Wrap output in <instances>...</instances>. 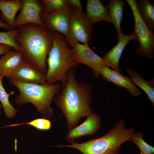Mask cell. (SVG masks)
<instances>
[{
	"instance_id": "3957f363",
	"label": "cell",
	"mask_w": 154,
	"mask_h": 154,
	"mask_svg": "<svg viewBox=\"0 0 154 154\" xmlns=\"http://www.w3.org/2000/svg\"><path fill=\"white\" fill-rule=\"evenodd\" d=\"M125 121L121 119L99 138L81 143L75 142L70 145L54 146L75 149L83 154H119L122 144L129 141L131 136L135 132L132 128H125Z\"/></svg>"
},
{
	"instance_id": "cb8c5ba5",
	"label": "cell",
	"mask_w": 154,
	"mask_h": 154,
	"mask_svg": "<svg viewBox=\"0 0 154 154\" xmlns=\"http://www.w3.org/2000/svg\"><path fill=\"white\" fill-rule=\"evenodd\" d=\"M23 125H30L38 130L45 131L49 130L51 128L52 123L47 118H39L34 119L27 123L13 124L7 125L0 129L5 127Z\"/></svg>"
},
{
	"instance_id": "ac0fdd59",
	"label": "cell",
	"mask_w": 154,
	"mask_h": 154,
	"mask_svg": "<svg viewBox=\"0 0 154 154\" xmlns=\"http://www.w3.org/2000/svg\"><path fill=\"white\" fill-rule=\"evenodd\" d=\"M125 1L122 0H110L106 6L114 25L118 38L122 33L121 29V24L123 17V13Z\"/></svg>"
},
{
	"instance_id": "ffe728a7",
	"label": "cell",
	"mask_w": 154,
	"mask_h": 154,
	"mask_svg": "<svg viewBox=\"0 0 154 154\" xmlns=\"http://www.w3.org/2000/svg\"><path fill=\"white\" fill-rule=\"evenodd\" d=\"M126 71L131 77L133 83L145 92L150 101L154 105V79H152L150 81H148L133 70L128 69Z\"/></svg>"
},
{
	"instance_id": "484cf974",
	"label": "cell",
	"mask_w": 154,
	"mask_h": 154,
	"mask_svg": "<svg viewBox=\"0 0 154 154\" xmlns=\"http://www.w3.org/2000/svg\"><path fill=\"white\" fill-rule=\"evenodd\" d=\"M70 5L73 8L83 11V7L80 1L79 0H68Z\"/></svg>"
},
{
	"instance_id": "5bb4252c",
	"label": "cell",
	"mask_w": 154,
	"mask_h": 154,
	"mask_svg": "<svg viewBox=\"0 0 154 154\" xmlns=\"http://www.w3.org/2000/svg\"><path fill=\"white\" fill-rule=\"evenodd\" d=\"M100 75L106 81L111 82L120 87L123 88L135 97L141 94L140 89L133 83L131 79L125 77L109 67L106 66L102 69Z\"/></svg>"
},
{
	"instance_id": "4fadbf2b",
	"label": "cell",
	"mask_w": 154,
	"mask_h": 154,
	"mask_svg": "<svg viewBox=\"0 0 154 154\" xmlns=\"http://www.w3.org/2000/svg\"><path fill=\"white\" fill-rule=\"evenodd\" d=\"M101 124V118L94 113L87 117L81 124L68 131L66 135L67 141L71 144L75 143V140L86 135H92L99 129Z\"/></svg>"
},
{
	"instance_id": "e0dca14e",
	"label": "cell",
	"mask_w": 154,
	"mask_h": 154,
	"mask_svg": "<svg viewBox=\"0 0 154 154\" xmlns=\"http://www.w3.org/2000/svg\"><path fill=\"white\" fill-rule=\"evenodd\" d=\"M22 0H0L1 19L11 29H16L14 25L15 17L22 6Z\"/></svg>"
},
{
	"instance_id": "ba28073f",
	"label": "cell",
	"mask_w": 154,
	"mask_h": 154,
	"mask_svg": "<svg viewBox=\"0 0 154 154\" xmlns=\"http://www.w3.org/2000/svg\"><path fill=\"white\" fill-rule=\"evenodd\" d=\"M72 56L77 64L85 65L92 70L94 75L98 78L106 66L102 58L95 53L88 44L77 43L71 49Z\"/></svg>"
},
{
	"instance_id": "f1b7e54d",
	"label": "cell",
	"mask_w": 154,
	"mask_h": 154,
	"mask_svg": "<svg viewBox=\"0 0 154 154\" xmlns=\"http://www.w3.org/2000/svg\"><path fill=\"white\" fill-rule=\"evenodd\" d=\"M2 105L1 103L0 102V116L1 115L2 113L1 109L2 108Z\"/></svg>"
},
{
	"instance_id": "5b68a950",
	"label": "cell",
	"mask_w": 154,
	"mask_h": 154,
	"mask_svg": "<svg viewBox=\"0 0 154 154\" xmlns=\"http://www.w3.org/2000/svg\"><path fill=\"white\" fill-rule=\"evenodd\" d=\"M10 84L16 87L19 91L14 99L15 103L22 105L31 103L43 118L51 117L54 110L51 104L55 94L61 88L60 83L53 85L28 83L9 80Z\"/></svg>"
},
{
	"instance_id": "d6986e66",
	"label": "cell",
	"mask_w": 154,
	"mask_h": 154,
	"mask_svg": "<svg viewBox=\"0 0 154 154\" xmlns=\"http://www.w3.org/2000/svg\"><path fill=\"white\" fill-rule=\"evenodd\" d=\"M142 19L149 29L154 31V6L147 0H135Z\"/></svg>"
},
{
	"instance_id": "277c9868",
	"label": "cell",
	"mask_w": 154,
	"mask_h": 154,
	"mask_svg": "<svg viewBox=\"0 0 154 154\" xmlns=\"http://www.w3.org/2000/svg\"><path fill=\"white\" fill-rule=\"evenodd\" d=\"M53 45L46 60L47 70L45 75L46 83L53 85L57 81L63 86L67 81L68 70L77 67V63L72 56L65 36L57 32H53Z\"/></svg>"
},
{
	"instance_id": "d4e9b609",
	"label": "cell",
	"mask_w": 154,
	"mask_h": 154,
	"mask_svg": "<svg viewBox=\"0 0 154 154\" xmlns=\"http://www.w3.org/2000/svg\"><path fill=\"white\" fill-rule=\"evenodd\" d=\"M17 34L16 29H11L5 32H0V43L8 45L15 50L21 52L15 40Z\"/></svg>"
},
{
	"instance_id": "6da1fadb",
	"label": "cell",
	"mask_w": 154,
	"mask_h": 154,
	"mask_svg": "<svg viewBox=\"0 0 154 154\" xmlns=\"http://www.w3.org/2000/svg\"><path fill=\"white\" fill-rule=\"evenodd\" d=\"M75 68L69 70L67 81L54 95L53 101L61 111L60 116H65L68 131L76 127L79 121L94 113L91 108L92 88L84 81L77 82Z\"/></svg>"
},
{
	"instance_id": "30bf717a",
	"label": "cell",
	"mask_w": 154,
	"mask_h": 154,
	"mask_svg": "<svg viewBox=\"0 0 154 154\" xmlns=\"http://www.w3.org/2000/svg\"><path fill=\"white\" fill-rule=\"evenodd\" d=\"M21 11L15 19V27H18L28 23L35 24L40 27L45 26L40 14L43 11L42 3L38 0H22Z\"/></svg>"
},
{
	"instance_id": "7402d4cb",
	"label": "cell",
	"mask_w": 154,
	"mask_h": 154,
	"mask_svg": "<svg viewBox=\"0 0 154 154\" xmlns=\"http://www.w3.org/2000/svg\"><path fill=\"white\" fill-rule=\"evenodd\" d=\"M143 136L142 132H135L131 136L129 141L137 146L141 154H154V147L145 142L143 138Z\"/></svg>"
},
{
	"instance_id": "7c38bea8",
	"label": "cell",
	"mask_w": 154,
	"mask_h": 154,
	"mask_svg": "<svg viewBox=\"0 0 154 154\" xmlns=\"http://www.w3.org/2000/svg\"><path fill=\"white\" fill-rule=\"evenodd\" d=\"M118 38L119 40L117 44L105 54L102 58L106 66L120 73L119 61L125 48L130 41H138V39L134 32L128 35L122 33Z\"/></svg>"
},
{
	"instance_id": "7a4b0ae2",
	"label": "cell",
	"mask_w": 154,
	"mask_h": 154,
	"mask_svg": "<svg viewBox=\"0 0 154 154\" xmlns=\"http://www.w3.org/2000/svg\"><path fill=\"white\" fill-rule=\"evenodd\" d=\"M15 38L23 59L45 75L46 60L53 45V32L45 26L26 24L16 28Z\"/></svg>"
},
{
	"instance_id": "83f0119b",
	"label": "cell",
	"mask_w": 154,
	"mask_h": 154,
	"mask_svg": "<svg viewBox=\"0 0 154 154\" xmlns=\"http://www.w3.org/2000/svg\"><path fill=\"white\" fill-rule=\"evenodd\" d=\"M0 28H2L6 29L8 30L11 29L10 28L6 23L4 22L1 20L0 17Z\"/></svg>"
},
{
	"instance_id": "9c48e42d",
	"label": "cell",
	"mask_w": 154,
	"mask_h": 154,
	"mask_svg": "<svg viewBox=\"0 0 154 154\" xmlns=\"http://www.w3.org/2000/svg\"><path fill=\"white\" fill-rule=\"evenodd\" d=\"M74 8L70 5L62 10L52 12L43 11L40 18L44 26L52 32L60 33L65 37L67 35L71 14Z\"/></svg>"
},
{
	"instance_id": "9a60e30c",
	"label": "cell",
	"mask_w": 154,
	"mask_h": 154,
	"mask_svg": "<svg viewBox=\"0 0 154 154\" xmlns=\"http://www.w3.org/2000/svg\"><path fill=\"white\" fill-rule=\"evenodd\" d=\"M86 10V16L92 26L101 21L112 23L108 9L100 0H87Z\"/></svg>"
},
{
	"instance_id": "8fae6325",
	"label": "cell",
	"mask_w": 154,
	"mask_h": 154,
	"mask_svg": "<svg viewBox=\"0 0 154 154\" xmlns=\"http://www.w3.org/2000/svg\"><path fill=\"white\" fill-rule=\"evenodd\" d=\"M8 80L40 84H47L45 75L24 60L11 74L7 77Z\"/></svg>"
},
{
	"instance_id": "2e32d148",
	"label": "cell",
	"mask_w": 154,
	"mask_h": 154,
	"mask_svg": "<svg viewBox=\"0 0 154 154\" xmlns=\"http://www.w3.org/2000/svg\"><path fill=\"white\" fill-rule=\"evenodd\" d=\"M23 61L21 52L9 50L0 58V75L7 77L11 74Z\"/></svg>"
},
{
	"instance_id": "603a6c76",
	"label": "cell",
	"mask_w": 154,
	"mask_h": 154,
	"mask_svg": "<svg viewBox=\"0 0 154 154\" xmlns=\"http://www.w3.org/2000/svg\"><path fill=\"white\" fill-rule=\"evenodd\" d=\"M43 11L52 12L64 10L70 5L68 0H41Z\"/></svg>"
},
{
	"instance_id": "4316f807",
	"label": "cell",
	"mask_w": 154,
	"mask_h": 154,
	"mask_svg": "<svg viewBox=\"0 0 154 154\" xmlns=\"http://www.w3.org/2000/svg\"><path fill=\"white\" fill-rule=\"evenodd\" d=\"M11 46L5 44L0 43V56L3 55L12 48Z\"/></svg>"
},
{
	"instance_id": "52a82bcc",
	"label": "cell",
	"mask_w": 154,
	"mask_h": 154,
	"mask_svg": "<svg viewBox=\"0 0 154 154\" xmlns=\"http://www.w3.org/2000/svg\"><path fill=\"white\" fill-rule=\"evenodd\" d=\"M92 26L86 14L74 8L70 17L68 29L65 38L70 47L77 43L88 44L91 38Z\"/></svg>"
},
{
	"instance_id": "44dd1931",
	"label": "cell",
	"mask_w": 154,
	"mask_h": 154,
	"mask_svg": "<svg viewBox=\"0 0 154 154\" xmlns=\"http://www.w3.org/2000/svg\"><path fill=\"white\" fill-rule=\"evenodd\" d=\"M3 77L0 75V102L7 117L8 119L13 118L16 116L18 111L10 103L9 97L14 94V92L13 91L10 93L6 92L2 84Z\"/></svg>"
},
{
	"instance_id": "8992f818",
	"label": "cell",
	"mask_w": 154,
	"mask_h": 154,
	"mask_svg": "<svg viewBox=\"0 0 154 154\" xmlns=\"http://www.w3.org/2000/svg\"><path fill=\"white\" fill-rule=\"evenodd\" d=\"M132 12L135 21L134 32L139 46L136 52L139 56L149 59L154 56V35L142 19L138 11L135 0H126Z\"/></svg>"
}]
</instances>
